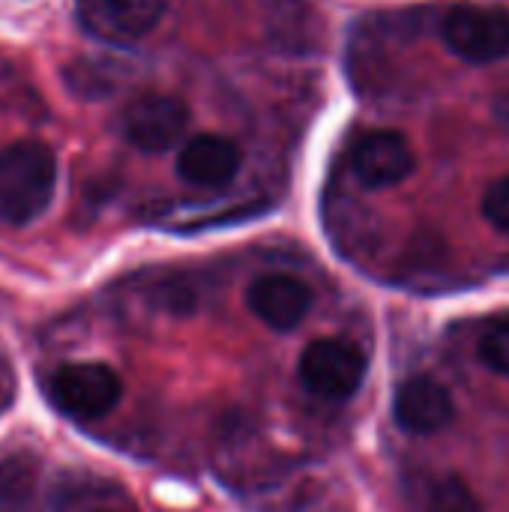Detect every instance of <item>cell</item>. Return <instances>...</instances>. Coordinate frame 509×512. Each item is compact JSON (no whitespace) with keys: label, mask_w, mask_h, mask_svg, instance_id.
<instances>
[{"label":"cell","mask_w":509,"mask_h":512,"mask_svg":"<svg viewBox=\"0 0 509 512\" xmlns=\"http://www.w3.org/2000/svg\"><path fill=\"white\" fill-rule=\"evenodd\" d=\"M57 189V159L45 141L24 138L0 150V219L30 225L39 219Z\"/></svg>","instance_id":"1"},{"label":"cell","mask_w":509,"mask_h":512,"mask_svg":"<svg viewBox=\"0 0 509 512\" xmlns=\"http://www.w3.org/2000/svg\"><path fill=\"white\" fill-rule=\"evenodd\" d=\"M366 378V357L345 339H315L300 354L303 387L327 402L351 399Z\"/></svg>","instance_id":"2"},{"label":"cell","mask_w":509,"mask_h":512,"mask_svg":"<svg viewBox=\"0 0 509 512\" xmlns=\"http://www.w3.org/2000/svg\"><path fill=\"white\" fill-rule=\"evenodd\" d=\"M48 393L63 414L75 420H96L120 402L123 384L105 363H63L51 375Z\"/></svg>","instance_id":"3"},{"label":"cell","mask_w":509,"mask_h":512,"mask_svg":"<svg viewBox=\"0 0 509 512\" xmlns=\"http://www.w3.org/2000/svg\"><path fill=\"white\" fill-rule=\"evenodd\" d=\"M447 48L468 63H492L509 54V12L495 6H453L441 24Z\"/></svg>","instance_id":"4"},{"label":"cell","mask_w":509,"mask_h":512,"mask_svg":"<svg viewBox=\"0 0 509 512\" xmlns=\"http://www.w3.org/2000/svg\"><path fill=\"white\" fill-rule=\"evenodd\" d=\"M189 126V108L171 93H144L123 111V135L144 153L171 150Z\"/></svg>","instance_id":"5"},{"label":"cell","mask_w":509,"mask_h":512,"mask_svg":"<svg viewBox=\"0 0 509 512\" xmlns=\"http://www.w3.org/2000/svg\"><path fill=\"white\" fill-rule=\"evenodd\" d=\"M351 171L366 189L399 186L414 171L411 141L393 129H372L351 147Z\"/></svg>","instance_id":"6"},{"label":"cell","mask_w":509,"mask_h":512,"mask_svg":"<svg viewBox=\"0 0 509 512\" xmlns=\"http://www.w3.org/2000/svg\"><path fill=\"white\" fill-rule=\"evenodd\" d=\"M396 423L411 435H435L447 429L456 417L453 396L444 384H438L429 375H414L396 390L393 402Z\"/></svg>","instance_id":"7"},{"label":"cell","mask_w":509,"mask_h":512,"mask_svg":"<svg viewBox=\"0 0 509 512\" xmlns=\"http://www.w3.org/2000/svg\"><path fill=\"white\" fill-rule=\"evenodd\" d=\"M246 303L255 312V318L264 321L267 327L294 330L306 318V312L312 309V291L297 276L270 273V276H258L249 285Z\"/></svg>","instance_id":"8"},{"label":"cell","mask_w":509,"mask_h":512,"mask_svg":"<svg viewBox=\"0 0 509 512\" xmlns=\"http://www.w3.org/2000/svg\"><path fill=\"white\" fill-rule=\"evenodd\" d=\"M240 168V150L231 138L201 132L189 138L177 153V174L192 186H225Z\"/></svg>","instance_id":"9"},{"label":"cell","mask_w":509,"mask_h":512,"mask_svg":"<svg viewBox=\"0 0 509 512\" xmlns=\"http://www.w3.org/2000/svg\"><path fill=\"white\" fill-rule=\"evenodd\" d=\"M414 489H417V504L423 507V512H480L477 495L468 489L465 480L453 474L423 477Z\"/></svg>","instance_id":"10"},{"label":"cell","mask_w":509,"mask_h":512,"mask_svg":"<svg viewBox=\"0 0 509 512\" xmlns=\"http://www.w3.org/2000/svg\"><path fill=\"white\" fill-rule=\"evenodd\" d=\"M168 0H105V15L123 36H144L150 33L159 18L165 15Z\"/></svg>","instance_id":"11"},{"label":"cell","mask_w":509,"mask_h":512,"mask_svg":"<svg viewBox=\"0 0 509 512\" xmlns=\"http://www.w3.org/2000/svg\"><path fill=\"white\" fill-rule=\"evenodd\" d=\"M480 360L495 372L509 378V318L504 321H492L483 336H480V348H477Z\"/></svg>","instance_id":"12"},{"label":"cell","mask_w":509,"mask_h":512,"mask_svg":"<svg viewBox=\"0 0 509 512\" xmlns=\"http://www.w3.org/2000/svg\"><path fill=\"white\" fill-rule=\"evenodd\" d=\"M483 216L498 231H509V174L495 180L483 195Z\"/></svg>","instance_id":"13"},{"label":"cell","mask_w":509,"mask_h":512,"mask_svg":"<svg viewBox=\"0 0 509 512\" xmlns=\"http://www.w3.org/2000/svg\"><path fill=\"white\" fill-rule=\"evenodd\" d=\"M495 117L509 126V90H504V93L498 96V102H495Z\"/></svg>","instance_id":"14"}]
</instances>
